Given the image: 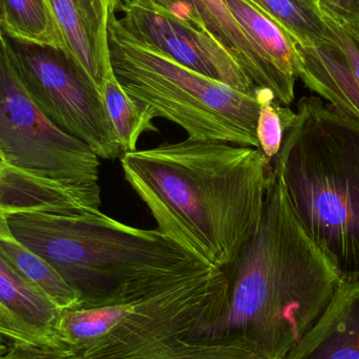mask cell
I'll use <instances>...</instances> for the list:
<instances>
[{
    "label": "cell",
    "mask_w": 359,
    "mask_h": 359,
    "mask_svg": "<svg viewBox=\"0 0 359 359\" xmlns=\"http://www.w3.org/2000/svg\"><path fill=\"white\" fill-rule=\"evenodd\" d=\"M271 164L341 282L359 280V120L303 97Z\"/></svg>",
    "instance_id": "obj_4"
},
{
    "label": "cell",
    "mask_w": 359,
    "mask_h": 359,
    "mask_svg": "<svg viewBox=\"0 0 359 359\" xmlns=\"http://www.w3.org/2000/svg\"><path fill=\"white\" fill-rule=\"evenodd\" d=\"M130 312V302L98 307L63 310L57 324V337L72 351L86 349L109 334Z\"/></svg>",
    "instance_id": "obj_17"
},
{
    "label": "cell",
    "mask_w": 359,
    "mask_h": 359,
    "mask_svg": "<svg viewBox=\"0 0 359 359\" xmlns=\"http://www.w3.org/2000/svg\"><path fill=\"white\" fill-rule=\"evenodd\" d=\"M6 38L19 77L42 113L99 158H121L100 90L79 63L63 48Z\"/></svg>",
    "instance_id": "obj_7"
},
{
    "label": "cell",
    "mask_w": 359,
    "mask_h": 359,
    "mask_svg": "<svg viewBox=\"0 0 359 359\" xmlns=\"http://www.w3.org/2000/svg\"><path fill=\"white\" fill-rule=\"evenodd\" d=\"M280 25L299 46H308L326 31L316 0H249Z\"/></svg>",
    "instance_id": "obj_21"
},
{
    "label": "cell",
    "mask_w": 359,
    "mask_h": 359,
    "mask_svg": "<svg viewBox=\"0 0 359 359\" xmlns=\"http://www.w3.org/2000/svg\"><path fill=\"white\" fill-rule=\"evenodd\" d=\"M223 312L198 334L241 339L265 359H284L320 320L341 283L312 240L272 166L261 224L231 266Z\"/></svg>",
    "instance_id": "obj_2"
},
{
    "label": "cell",
    "mask_w": 359,
    "mask_h": 359,
    "mask_svg": "<svg viewBox=\"0 0 359 359\" xmlns=\"http://www.w3.org/2000/svg\"><path fill=\"white\" fill-rule=\"evenodd\" d=\"M0 335L11 343L34 344L42 345L33 337L8 310L0 305ZM44 346V345H42Z\"/></svg>",
    "instance_id": "obj_24"
},
{
    "label": "cell",
    "mask_w": 359,
    "mask_h": 359,
    "mask_svg": "<svg viewBox=\"0 0 359 359\" xmlns=\"http://www.w3.org/2000/svg\"><path fill=\"white\" fill-rule=\"evenodd\" d=\"M57 200L58 194L52 184L11 168L0 156V215L48 210Z\"/></svg>",
    "instance_id": "obj_20"
},
{
    "label": "cell",
    "mask_w": 359,
    "mask_h": 359,
    "mask_svg": "<svg viewBox=\"0 0 359 359\" xmlns=\"http://www.w3.org/2000/svg\"><path fill=\"white\" fill-rule=\"evenodd\" d=\"M10 343L11 341H8L6 337L0 335V355L4 354V352H6V350L8 349V346H10Z\"/></svg>",
    "instance_id": "obj_27"
},
{
    "label": "cell",
    "mask_w": 359,
    "mask_h": 359,
    "mask_svg": "<svg viewBox=\"0 0 359 359\" xmlns=\"http://www.w3.org/2000/svg\"><path fill=\"white\" fill-rule=\"evenodd\" d=\"M11 37L65 48L62 36L46 0H0Z\"/></svg>",
    "instance_id": "obj_19"
},
{
    "label": "cell",
    "mask_w": 359,
    "mask_h": 359,
    "mask_svg": "<svg viewBox=\"0 0 359 359\" xmlns=\"http://www.w3.org/2000/svg\"><path fill=\"white\" fill-rule=\"evenodd\" d=\"M320 8L324 36L297 46L299 79L339 113L359 120V20Z\"/></svg>",
    "instance_id": "obj_9"
},
{
    "label": "cell",
    "mask_w": 359,
    "mask_h": 359,
    "mask_svg": "<svg viewBox=\"0 0 359 359\" xmlns=\"http://www.w3.org/2000/svg\"><path fill=\"white\" fill-rule=\"evenodd\" d=\"M245 33L271 58L278 69L299 79V56L290 35L249 0H224Z\"/></svg>",
    "instance_id": "obj_16"
},
{
    "label": "cell",
    "mask_w": 359,
    "mask_h": 359,
    "mask_svg": "<svg viewBox=\"0 0 359 359\" xmlns=\"http://www.w3.org/2000/svg\"><path fill=\"white\" fill-rule=\"evenodd\" d=\"M78 359H265L250 345L241 339L196 343L188 337L149 341L136 347Z\"/></svg>",
    "instance_id": "obj_15"
},
{
    "label": "cell",
    "mask_w": 359,
    "mask_h": 359,
    "mask_svg": "<svg viewBox=\"0 0 359 359\" xmlns=\"http://www.w3.org/2000/svg\"><path fill=\"white\" fill-rule=\"evenodd\" d=\"M318 8L346 20H359V0H316Z\"/></svg>",
    "instance_id": "obj_25"
},
{
    "label": "cell",
    "mask_w": 359,
    "mask_h": 359,
    "mask_svg": "<svg viewBox=\"0 0 359 359\" xmlns=\"http://www.w3.org/2000/svg\"><path fill=\"white\" fill-rule=\"evenodd\" d=\"M120 161L157 229L207 265L229 268L259 229L272 170L259 149L187 138Z\"/></svg>",
    "instance_id": "obj_1"
},
{
    "label": "cell",
    "mask_w": 359,
    "mask_h": 359,
    "mask_svg": "<svg viewBox=\"0 0 359 359\" xmlns=\"http://www.w3.org/2000/svg\"><path fill=\"white\" fill-rule=\"evenodd\" d=\"M151 6L204 29L236 61L257 88L273 93L283 105L293 102L297 80L283 73L269 56L245 33L224 0H149Z\"/></svg>",
    "instance_id": "obj_10"
},
{
    "label": "cell",
    "mask_w": 359,
    "mask_h": 359,
    "mask_svg": "<svg viewBox=\"0 0 359 359\" xmlns=\"http://www.w3.org/2000/svg\"><path fill=\"white\" fill-rule=\"evenodd\" d=\"M284 359H359V280L341 283L320 320Z\"/></svg>",
    "instance_id": "obj_12"
},
{
    "label": "cell",
    "mask_w": 359,
    "mask_h": 359,
    "mask_svg": "<svg viewBox=\"0 0 359 359\" xmlns=\"http://www.w3.org/2000/svg\"><path fill=\"white\" fill-rule=\"evenodd\" d=\"M4 217L13 236L79 295L78 308L128 303L212 267L157 228L133 227L100 210Z\"/></svg>",
    "instance_id": "obj_3"
},
{
    "label": "cell",
    "mask_w": 359,
    "mask_h": 359,
    "mask_svg": "<svg viewBox=\"0 0 359 359\" xmlns=\"http://www.w3.org/2000/svg\"><path fill=\"white\" fill-rule=\"evenodd\" d=\"M0 259L43 292L59 309L79 307V295L48 262L13 236L4 215H0Z\"/></svg>",
    "instance_id": "obj_14"
},
{
    "label": "cell",
    "mask_w": 359,
    "mask_h": 359,
    "mask_svg": "<svg viewBox=\"0 0 359 359\" xmlns=\"http://www.w3.org/2000/svg\"><path fill=\"white\" fill-rule=\"evenodd\" d=\"M0 29L6 33V14H4V8H2L1 1H0Z\"/></svg>",
    "instance_id": "obj_26"
},
{
    "label": "cell",
    "mask_w": 359,
    "mask_h": 359,
    "mask_svg": "<svg viewBox=\"0 0 359 359\" xmlns=\"http://www.w3.org/2000/svg\"><path fill=\"white\" fill-rule=\"evenodd\" d=\"M297 113L287 105L280 104L273 94H268L262 100L257 122L259 149L270 162L274 159L287 130L294 122Z\"/></svg>",
    "instance_id": "obj_22"
},
{
    "label": "cell",
    "mask_w": 359,
    "mask_h": 359,
    "mask_svg": "<svg viewBox=\"0 0 359 359\" xmlns=\"http://www.w3.org/2000/svg\"><path fill=\"white\" fill-rule=\"evenodd\" d=\"M65 42V50L101 90L111 71L107 44L109 10L122 0H46Z\"/></svg>",
    "instance_id": "obj_11"
},
{
    "label": "cell",
    "mask_w": 359,
    "mask_h": 359,
    "mask_svg": "<svg viewBox=\"0 0 359 359\" xmlns=\"http://www.w3.org/2000/svg\"><path fill=\"white\" fill-rule=\"evenodd\" d=\"M0 305L42 345L67 348L57 337L62 310L0 259Z\"/></svg>",
    "instance_id": "obj_13"
},
{
    "label": "cell",
    "mask_w": 359,
    "mask_h": 359,
    "mask_svg": "<svg viewBox=\"0 0 359 359\" xmlns=\"http://www.w3.org/2000/svg\"><path fill=\"white\" fill-rule=\"evenodd\" d=\"M100 93L123 155L138 149L142 134L158 132L154 118L124 92L113 69L105 76Z\"/></svg>",
    "instance_id": "obj_18"
},
{
    "label": "cell",
    "mask_w": 359,
    "mask_h": 359,
    "mask_svg": "<svg viewBox=\"0 0 359 359\" xmlns=\"http://www.w3.org/2000/svg\"><path fill=\"white\" fill-rule=\"evenodd\" d=\"M132 1L137 2V4H149V0H132Z\"/></svg>",
    "instance_id": "obj_28"
},
{
    "label": "cell",
    "mask_w": 359,
    "mask_h": 359,
    "mask_svg": "<svg viewBox=\"0 0 359 359\" xmlns=\"http://www.w3.org/2000/svg\"><path fill=\"white\" fill-rule=\"evenodd\" d=\"M73 359H78V358H77V356H76V354H75V353H74V358H73Z\"/></svg>",
    "instance_id": "obj_29"
},
{
    "label": "cell",
    "mask_w": 359,
    "mask_h": 359,
    "mask_svg": "<svg viewBox=\"0 0 359 359\" xmlns=\"http://www.w3.org/2000/svg\"><path fill=\"white\" fill-rule=\"evenodd\" d=\"M0 156L11 168L67 188L90 210H100V158L55 126L34 102L0 29Z\"/></svg>",
    "instance_id": "obj_6"
},
{
    "label": "cell",
    "mask_w": 359,
    "mask_h": 359,
    "mask_svg": "<svg viewBox=\"0 0 359 359\" xmlns=\"http://www.w3.org/2000/svg\"><path fill=\"white\" fill-rule=\"evenodd\" d=\"M122 29L140 43L205 77L231 86L238 92L257 95L255 88L230 55L198 25L165 8L122 0ZM116 10V11H117Z\"/></svg>",
    "instance_id": "obj_8"
},
{
    "label": "cell",
    "mask_w": 359,
    "mask_h": 359,
    "mask_svg": "<svg viewBox=\"0 0 359 359\" xmlns=\"http://www.w3.org/2000/svg\"><path fill=\"white\" fill-rule=\"evenodd\" d=\"M109 62L124 92L151 117L179 126L188 138L222 141L259 149L257 122L268 90L244 94L182 67L133 39L116 8L107 23Z\"/></svg>",
    "instance_id": "obj_5"
},
{
    "label": "cell",
    "mask_w": 359,
    "mask_h": 359,
    "mask_svg": "<svg viewBox=\"0 0 359 359\" xmlns=\"http://www.w3.org/2000/svg\"><path fill=\"white\" fill-rule=\"evenodd\" d=\"M69 348H53L34 344L10 343L8 349L0 359H72Z\"/></svg>",
    "instance_id": "obj_23"
}]
</instances>
